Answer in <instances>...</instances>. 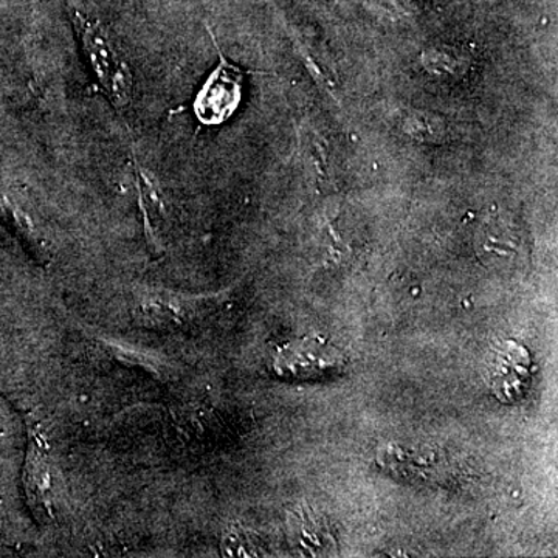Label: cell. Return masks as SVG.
<instances>
[{
    "label": "cell",
    "instance_id": "cell-2",
    "mask_svg": "<svg viewBox=\"0 0 558 558\" xmlns=\"http://www.w3.org/2000/svg\"><path fill=\"white\" fill-rule=\"evenodd\" d=\"M344 355L322 337H306L279 349L275 357L278 376L290 380H326L339 376Z\"/></svg>",
    "mask_w": 558,
    "mask_h": 558
},
{
    "label": "cell",
    "instance_id": "cell-4",
    "mask_svg": "<svg viewBox=\"0 0 558 558\" xmlns=\"http://www.w3.org/2000/svg\"><path fill=\"white\" fill-rule=\"evenodd\" d=\"M488 385L501 400H517L529 387V355L519 344L505 343L490 362Z\"/></svg>",
    "mask_w": 558,
    "mask_h": 558
},
{
    "label": "cell",
    "instance_id": "cell-1",
    "mask_svg": "<svg viewBox=\"0 0 558 558\" xmlns=\"http://www.w3.org/2000/svg\"><path fill=\"white\" fill-rule=\"evenodd\" d=\"M70 22L80 39L81 51L94 80L119 112L130 108L134 98V76L130 64L117 49L108 28L76 5H68Z\"/></svg>",
    "mask_w": 558,
    "mask_h": 558
},
{
    "label": "cell",
    "instance_id": "cell-3",
    "mask_svg": "<svg viewBox=\"0 0 558 558\" xmlns=\"http://www.w3.org/2000/svg\"><path fill=\"white\" fill-rule=\"evenodd\" d=\"M218 47V46H216ZM219 65L205 81L196 100L194 113L202 124L216 126L233 116L242 98V72L219 50Z\"/></svg>",
    "mask_w": 558,
    "mask_h": 558
},
{
    "label": "cell",
    "instance_id": "cell-5",
    "mask_svg": "<svg viewBox=\"0 0 558 558\" xmlns=\"http://www.w3.org/2000/svg\"><path fill=\"white\" fill-rule=\"evenodd\" d=\"M480 253L494 266L517 263L521 253V236L513 222L501 216L488 219L480 233Z\"/></svg>",
    "mask_w": 558,
    "mask_h": 558
},
{
    "label": "cell",
    "instance_id": "cell-6",
    "mask_svg": "<svg viewBox=\"0 0 558 558\" xmlns=\"http://www.w3.org/2000/svg\"><path fill=\"white\" fill-rule=\"evenodd\" d=\"M27 488L31 497L39 505H49L50 475L46 457L39 447H33L27 461Z\"/></svg>",
    "mask_w": 558,
    "mask_h": 558
},
{
    "label": "cell",
    "instance_id": "cell-7",
    "mask_svg": "<svg viewBox=\"0 0 558 558\" xmlns=\"http://www.w3.org/2000/svg\"><path fill=\"white\" fill-rule=\"evenodd\" d=\"M428 119L429 117L418 116V113H416V116L411 117L407 126H409V130L413 132L414 135H418V137H421V135L427 134L428 137H433V135L439 134L440 124L427 128Z\"/></svg>",
    "mask_w": 558,
    "mask_h": 558
}]
</instances>
